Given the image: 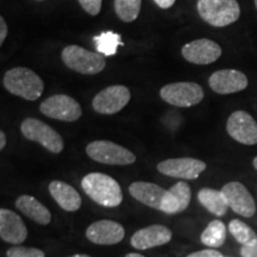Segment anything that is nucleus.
Masks as SVG:
<instances>
[{
    "instance_id": "9d476101",
    "label": "nucleus",
    "mask_w": 257,
    "mask_h": 257,
    "mask_svg": "<svg viewBox=\"0 0 257 257\" xmlns=\"http://www.w3.org/2000/svg\"><path fill=\"white\" fill-rule=\"evenodd\" d=\"M205 169H206V163L204 161L192 159V157L169 159L157 165V170L161 174L184 180L198 179Z\"/></svg>"
},
{
    "instance_id": "f704fd0d",
    "label": "nucleus",
    "mask_w": 257,
    "mask_h": 257,
    "mask_svg": "<svg viewBox=\"0 0 257 257\" xmlns=\"http://www.w3.org/2000/svg\"><path fill=\"white\" fill-rule=\"evenodd\" d=\"M69 257H91V256L86 255V253H78V255H73V256H69Z\"/></svg>"
},
{
    "instance_id": "f8f14e48",
    "label": "nucleus",
    "mask_w": 257,
    "mask_h": 257,
    "mask_svg": "<svg viewBox=\"0 0 257 257\" xmlns=\"http://www.w3.org/2000/svg\"><path fill=\"white\" fill-rule=\"evenodd\" d=\"M182 56L188 62L205 66L216 62L221 56V48L208 38H200L182 47Z\"/></svg>"
},
{
    "instance_id": "20e7f679",
    "label": "nucleus",
    "mask_w": 257,
    "mask_h": 257,
    "mask_svg": "<svg viewBox=\"0 0 257 257\" xmlns=\"http://www.w3.org/2000/svg\"><path fill=\"white\" fill-rule=\"evenodd\" d=\"M62 61L69 69L85 75H94L104 70L106 61L99 53H92L79 46H68L62 51Z\"/></svg>"
},
{
    "instance_id": "e433bc0d",
    "label": "nucleus",
    "mask_w": 257,
    "mask_h": 257,
    "mask_svg": "<svg viewBox=\"0 0 257 257\" xmlns=\"http://www.w3.org/2000/svg\"><path fill=\"white\" fill-rule=\"evenodd\" d=\"M255 6H256V10H257V0H255Z\"/></svg>"
},
{
    "instance_id": "a878e982",
    "label": "nucleus",
    "mask_w": 257,
    "mask_h": 257,
    "mask_svg": "<svg viewBox=\"0 0 257 257\" xmlns=\"http://www.w3.org/2000/svg\"><path fill=\"white\" fill-rule=\"evenodd\" d=\"M229 230L237 242H239L242 245H252L257 242V234L249 225H246L243 221L238 219H233L230 221Z\"/></svg>"
},
{
    "instance_id": "7c9ffc66",
    "label": "nucleus",
    "mask_w": 257,
    "mask_h": 257,
    "mask_svg": "<svg viewBox=\"0 0 257 257\" xmlns=\"http://www.w3.org/2000/svg\"><path fill=\"white\" fill-rule=\"evenodd\" d=\"M6 36H8V24L4 17H0V44L4 43Z\"/></svg>"
},
{
    "instance_id": "aec40b11",
    "label": "nucleus",
    "mask_w": 257,
    "mask_h": 257,
    "mask_svg": "<svg viewBox=\"0 0 257 257\" xmlns=\"http://www.w3.org/2000/svg\"><path fill=\"white\" fill-rule=\"evenodd\" d=\"M51 197L55 199L59 206L67 212H75L81 207V197L72 186L66 182L55 180L49 185Z\"/></svg>"
},
{
    "instance_id": "5701e85b",
    "label": "nucleus",
    "mask_w": 257,
    "mask_h": 257,
    "mask_svg": "<svg viewBox=\"0 0 257 257\" xmlns=\"http://www.w3.org/2000/svg\"><path fill=\"white\" fill-rule=\"evenodd\" d=\"M95 43V49L99 54L105 56H113L117 53L119 46H123L120 35L113 31H104L98 36L93 37Z\"/></svg>"
},
{
    "instance_id": "4468645a",
    "label": "nucleus",
    "mask_w": 257,
    "mask_h": 257,
    "mask_svg": "<svg viewBox=\"0 0 257 257\" xmlns=\"http://www.w3.org/2000/svg\"><path fill=\"white\" fill-rule=\"evenodd\" d=\"M208 85L218 94H232L248 87V78L239 70L221 69L212 74Z\"/></svg>"
},
{
    "instance_id": "ddd939ff",
    "label": "nucleus",
    "mask_w": 257,
    "mask_h": 257,
    "mask_svg": "<svg viewBox=\"0 0 257 257\" xmlns=\"http://www.w3.org/2000/svg\"><path fill=\"white\" fill-rule=\"evenodd\" d=\"M229 207L239 216L250 218L255 214L256 204L250 192L240 182L233 181L226 184L221 189Z\"/></svg>"
},
{
    "instance_id": "423d86ee",
    "label": "nucleus",
    "mask_w": 257,
    "mask_h": 257,
    "mask_svg": "<svg viewBox=\"0 0 257 257\" xmlns=\"http://www.w3.org/2000/svg\"><path fill=\"white\" fill-rule=\"evenodd\" d=\"M21 131L27 140L40 143L48 152L60 154L63 150L64 144L61 135L44 121L36 118H27L21 125Z\"/></svg>"
},
{
    "instance_id": "bb28decb",
    "label": "nucleus",
    "mask_w": 257,
    "mask_h": 257,
    "mask_svg": "<svg viewBox=\"0 0 257 257\" xmlns=\"http://www.w3.org/2000/svg\"><path fill=\"white\" fill-rule=\"evenodd\" d=\"M6 255L8 257H46V253L40 249L21 245H15L10 248Z\"/></svg>"
},
{
    "instance_id": "4c0bfd02",
    "label": "nucleus",
    "mask_w": 257,
    "mask_h": 257,
    "mask_svg": "<svg viewBox=\"0 0 257 257\" xmlns=\"http://www.w3.org/2000/svg\"><path fill=\"white\" fill-rule=\"evenodd\" d=\"M40 2H41V0H40Z\"/></svg>"
},
{
    "instance_id": "cd10ccee",
    "label": "nucleus",
    "mask_w": 257,
    "mask_h": 257,
    "mask_svg": "<svg viewBox=\"0 0 257 257\" xmlns=\"http://www.w3.org/2000/svg\"><path fill=\"white\" fill-rule=\"evenodd\" d=\"M101 2L102 0H79L82 9L91 16L99 15L101 10Z\"/></svg>"
},
{
    "instance_id": "2eb2a0df",
    "label": "nucleus",
    "mask_w": 257,
    "mask_h": 257,
    "mask_svg": "<svg viewBox=\"0 0 257 257\" xmlns=\"http://www.w3.org/2000/svg\"><path fill=\"white\" fill-rule=\"evenodd\" d=\"M125 230L119 223L113 220H99L89 225L86 237L92 243L99 245H113L124 239Z\"/></svg>"
},
{
    "instance_id": "f257e3e1",
    "label": "nucleus",
    "mask_w": 257,
    "mask_h": 257,
    "mask_svg": "<svg viewBox=\"0 0 257 257\" xmlns=\"http://www.w3.org/2000/svg\"><path fill=\"white\" fill-rule=\"evenodd\" d=\"M81 186L93 201L104 207H117L123 201L120 186L110 175L91 173L82 179Z\"/></svg>"
},
{
    "instance_id": "58836bf2",
    "label": "nucleus",
    "mask_w": 257,
    "mask_h": 257,
    "mask_svg": "<svg viewBox=\"0 0 257 257\" xmlns=\"http://www.w3.org/2000/svg\"><path fill=\"white\" fill-rule=\"evenodd\" d=\"M224 257H225V256H224Z\"/></svg>"
},
{
    "instance_id": "f3484780",
    "label": "nucleus",
    "mask_w": 257,
    "mask_h": 257,
    "mask_svg": "<svg viewBox=\"0 0 257 257\" xmlns=\"http://www.w3.org/2000/svg\"><path fill=\"white\" fill-rule=\"evenodd\" d=\"M0 237L14 245L23 243L28 237V229L23 219L8 208L0 210Z\"/></svg>"
},
{
    "instance_id": "6ab92c4d",
    "label": "nucleus",
    "mask_w": 257,
    "mask_h": 257,
    "mask_svg": "<svg viewBox=\"0 0 257 257\" xmlns=\"http://www.w3.org/2000/svg\"><path fill=\"white\" fill-rule=\"evenodd\" d=\"M128 192L133 197L147 206L161 211V205L167 191L161 186L152 182L136 181L128 187Z\"/></svg>"
},
{
    "instance_id": "c756f323",
    "label": "nucleus",
    "mask_w": 257,
    "mask_h": 257,
    "mask_svg": "<svg viewBox=\"0 0 257 257\" xmlns=\"http://www.w3.org/2000/svg\"><path fill=\"white\" fill-rule=\"evenodd\" d=\"M240 255L242 257H257V242L252 245H243Z\"/></svg>"
},
{
    "instance_id": "c9c22d12",
    "label": "nucleus",
    "mask_w": 257,
    "mask_h": 257,
    "mask_svg": "<svg viewBox=\"0 0 257 257\" xmlns=\"http://www.w3.org/2000/svg\"><path fill=\"white\" fill-rule=\"evenodd\" d=\"M252 165H253V167H255V169L257 170V156L255 157V159H253V161H252Z\"/></svg>"
},
{
    "instance_id": "412c9836",
    "label": "nucleus",
    "mask_w": 257,
    "mask_h": 257,
    "mask_svg": "<svg viewBox=\"0 0 257 257\" xmlns=\"http://www.w3.org/2000/svg\"><path fill=\"white\" fill-rule=\"evenodd\" d=\"M16 207L24 213V216L40 225H48L51 221L50 211L31 195H21L16 200Z\"/></svg>"
},
{
    "instance_id": "7ed1b4c3",
    "label": "nucleus",
    "mask_w": 257,
    "mask_h": 257,
    "mask_svg": "<svg viewBox=\"0 0 257 257\" xmlns=\"http://www.w3.org/2000/svg\"><path fill=\"white\" fill-rule=\"evenodd\" d=\"M198 14L214 28H224L238 21L240 8L237 0H198Z\"/></svg>"
},
{
    "instance_id": "0eeeda50",
    "label": "nucleus",
    "mask_w": 257,
    "mask_h": 257,
    "mask_svg": "<svg viewBox=\"0 0 257 257\" xmlns=\"http://www.w3.org/2000/svg\"><path fill=\"white\" fill-rule=\"evenodd\" d=\"M161 98L176 107H191L204 99V89L195 82H174L163 86Z\"/></svg>"
},
{
    "instance_id": "c85d7f7f",
    "label": "nucleus",
    "mask_w": 257,
    "mask_h": 257,
    "mask_svg": "<svg viewBox=\"0 0 257 257\" xmlns=\"http://www.w3.org/2000/svg\"><path fill=\"white\" fill-rule=\"evenodd\" d=\"M187 257H224L219 251L214 249H206L201 250V251H195L188 255Z\"/></svg>"
},
{
    "instance_id": "393cba45",
    "label": "nucleus",
    "mask_w": 257,
    "mask_h": 257,
    "mask_svg": "<svg viewBox=\"0 0 257 257\" xmlns=\"http://www.w3.org/2000/svg\"><path fill=\"white\" fill-rule=\"evenodd\" d=\"M142 0H114V11L117 17L125 23L136 21L141 12Z\"/></svg>"
},
{
    "instance_id": "1a4fd4ad",
    "label": "nucleus",
    "mask_w": 257,
    "mask_h": 257,
    "mask_svg": "<svg viewBox=\"0 0 257 257\" xmlns=\"http://www.w3.org/2000/svg\"><path fill=\"white\" fill-rule=\"evenodd\" d=\"M131 99L130 91L121 85H114L102 89L93 98L92 106L100 114H115L123 110Z\"/></svg>"
},
{
    "instance_id": "4be33fe9",
    "label": "nucleus",
    "mask_w": 257,
    "mask_h": 257,
    "mask_svg": "<svg viewBox=\"0 0 257 257\" xmlns=\"http://www.w3.org/2000/svg\"><path fill=\"white\" fill-rule=\"evenodd\" d=\"M198 199L202 206L217 217L224 216L230 208L223 192L217 189L201 188L198 193Z\"/></svg>"
},
{
    "instance_id": "a211bd4d",
    "label": "nucleus",
    "mask_w": 257,
    "mask_h": 257,
    "mask_svg": "<svg viewBox=\"0 0 257 257\" xmlns=\"http://www.w3.org/2000/svg\"><path fill=\"white\" fill-rule=\"evenodd\" d=\"M192 199L191 187L187 182L180 181L167 191L161 205V211L167 214H176L188 207Z\"/></svg>"
},
{
    "instance_id": "b1692460",
    "label": "nucleus",
    "mask_w": 257,
    "mask_h": 257,
    "mask_svg": "<svg viewBox=\"0 0 257 257\" xmlns=\"http://www.w3.org/2000/svg\"><path fill=\"white\" fill-rule=\"evenodd\" d=\"M226 239V227L223 221L213 220L201 233V242L210 248H219Z\"/></svg>"
},
{
    "instance_id": "2f4dec72",
    "label": "nucleus",
    "mask_w": 257,
    "mask_h": 257,
    "mask_svg": "<svg viewBox=\"0 0 257 257\" xmlns=\"http://www.w3.org/2000/svg\"><path fill=\"white\" fill-rule=\"evenodd\" d=\"M176 0H154V3L161 9H169L175 4Z\"/></svg>"
},
{
    "instance_id": "72a5a7b5",
    "label": "nucleus",
    "mask_w": 257,
    "mask_h": 257,
    "mask_svg": "<svg viewBox=\"0 0 257 257\" xmlns=\"http://www.w3.org/2000/svg\"><path fill=\"white\" fill-rule=\"evenodd\" d=\"M125 257H146V256H143V255H140V253H135V252H131V253H127L126 256Z\"/></svg>"
},
{
    "instance_id": "39448f33",
    "label": "nucleus",
    "mask_w": 257,
    "mask_h": 257,
    "mask_svg": "<svg viewBox=\"0 0 257 257\" xmlns=\"http://www.w3.org/2000/svg\"><path fill=\"white\" fill-rule=\"evenodd\" d=\"M86 153L92 160L102 165L127 166L136 161V155L126 148L110 141H94L86 148Z\"/></svg>"
},
{
    "instance_id": "473e14b6",
    "label": "nucleus",
    "mask_w": 257,
    "mask_h": 257,
    "mask_svg": "<svg viewBox=\"0 0 257 257\" xmlns=\"http://www.w3.org/2000/svg\"><path fill=\"white\" fill-rule=\"evenodd\" d=\"M6 146V135L4 131H0V149H4Z\"/></svg>"
},
{
    "instance_id": "9b49d317",
    "label": "nucleus",
    "mask_w": 257,
    "mask_h": 257,
    "mask_svg": "<svg viewBox=\"0 0 257 257\" xmlns=\"http://www.w3.org/2000/svg\"><path fill=\"white\" fill-rule=\"evenodd\" d=\"M227 134L238 143L245 146L257 144V123L245 111H234L227 119Z\"/></svg>"
},
{
    "instance_id": "6e6552de",
    "label": "nucleus",
    "mask_w": 257,
    "mask_h": 257,
    "mask_svg": "<svg viewBox=\"0 0 257 257\" xmlns=\"http://www.w3.org/2000/svg\"><path fill=\"white\" fill-rule=\"evenodd\" d=\"M42 113L47 117L62 121H75L82 115L81 105L66 94L51 95L40 106Z\"/></svg>"
},
{
    "instance_id": "f03ea898",
    "label": "nucleus",
    "mask_w": 257,
    "mask_h": 257,
    "mask_svg": "<svg viewBox=\"0 0 257 257\" xmlns=\"http://www.w3.org/2000/svg\"><path fill=\"white\" fill-rule=\"evenodd\" d=\"M4 86L11 94H15L29 101H35L44 91L43 80L25 67H17L6 72Z\"/></svg>"
},
{
    "instance_id": "dca6fc26",
    "label": "nucleus",
    "mask_w": 257,
    "mask_h": 257,
    "mask_svg": "<svg viewBox=\"0 0 257 257\" xmlns=\"http://www.w3.org/2000/svg\"><path fill=\"white\" fill-rule=\"evenodd\" d=\"M172 237V231L165 225H150L135 232L131 237V245L138 250L152 249L169 243Z\"/></svg>"
}]
</instances>
